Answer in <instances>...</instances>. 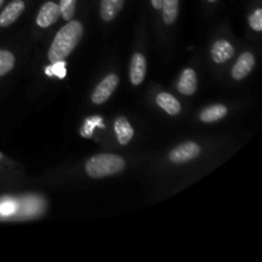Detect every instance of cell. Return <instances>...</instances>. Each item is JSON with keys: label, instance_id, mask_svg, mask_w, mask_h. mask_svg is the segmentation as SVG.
Masks as SVG:
<instances>
[{"label": "cell", "instance_id": "obj_10", "mask_svg": "<svg viewBox=\"0 0 262 262\" xmlns=\"http://www.w3.org/2000/svg\"><path fill=\"white\" fill-rule=\"evenodd\" d=\"M197 90V76L196 72L191 68H187L182 72L178 82V91L186 96H191Z\"/></svg>", "mask_w": 262, "mask_h": 262}, {"label": "cell", "instance_id": "obj_22", "mask_svg": "<svg viewBox=\"0 0 262 262\" xmlns=\"http://www.w3.org/2000/svg\"><path fill=\"white\" fill-rule=\"evenodd\" d=\"M2 159H3V155H2V154H0V160H2Z\"/></svg>", "mask_w": 262, "mask_h": 262}, {"label": "cell", "instance_id": "obj_21", "mask_svg": "<svg viewBox=\"0 0 262 262\" xmlns=\"http://www.w3.org/2000/svg\"><path fill=\"white\" fill-rule=\"evenodd\" d=\"M3 3H4V0H0V8H2V5H3Z\"/></svg>", "mask_w": 262, "mask_h": 262}, {"label": "cell", "instance_id": "obj_4", "mask_svg": "<svg viewBox=\"0 0 262 262\" xmlns=\"http://www.w3.org/2000/svg\"><path fill=\"white\" fill-rule=\"evenodd\" d=\"M201 152V147L196 142H184L177 146L169 154V160L174 164H182L196 159Z\"/></svg>", "mask_w": 262, "mask_h": 262}, {"label": "cell", "instance_id": "obj_17", "mask_svg": "<svg viewBox=\"0 0 262 262\" xmlns=\"http://www.w3.org/2000/svg\"><path fill=\"white\" fill-rule=\"evenodd\" d=\"M77 0H60L59 8H60V17L66 20H71L76 12Z\"/></svg>", "mask_w": 262, "mask_h": 262}, {"label": "cell", "instance_id": "obj_7", "mask_svg": "<svg viewBox=\"0 0 262 262\" xmlns=\"http://www.w3.org/2000/svg\"><path fill=\"white\" fill-rule=\"evenodd\" d=\"M255 67V56L251 53H245L238 58L232 69V77L237 81L246 78Z\"/></svg>", "mask_w": 262, "mask_h": 262}, {"label": "cell", "instance_id": "obj_20", "mask_svg": "<svg viewBox=\"0 0 262 262\" xmlns=\"http://www.w3.org/2000/svg\"><path fill=\"white\" fill-rule=\"evenodd\" d=\"M207 2H209V3H215V2H217V0H207Z\"/></svg>", "mask_w": 262, "mask_h": 262}, {"label": "cell", "instance_id": "obj_18", "mask_svg": "<svg viewBox=\"0 0 262 262\" xmlns=\"http://www.w3.org/2000/svg\"><path fill=\"white\" fill-rule=\"evenodd\" d=\"M248 22H250V26L255 31L260 32L262 31V9L261 8H257L252 14L248 18Z\"/></svg>", "mask_w": 262, "mask_h": 262}, {"label": "cell", "instance_id": "obj_8", "mask_svg": "<svg viewBox=\"0 0 262 262\" xmlns=\"http://www.w3.org/2000/svg\"><path fill=\"white\" fill-rule=\"evenodd\" d=\"M146 76V58L140 53H136L132 56L129 68V78L132 84L138 86L143 82Z\"/></svg>", "mask_w": 262, "mask_h": 262}, {"label": "cell", "instance_id": "obj_3", "mask_svg": "<svg viewBox=\"0 0 262 262\" xmlns=\"http://www.w3.org/2000/svg\"><path fill=\"white\" fill-rule=\"evenodd\" d=\"M118 84H119V77H118L117 74H109L107 77H105V78L97 84L95 91L92 92V102L96 105L104 104V102L112 96V94L115 91Z\"/></svg>", "mask_w": 262, "mask_h": 262}, {"label": "cell", "instance_id": "obj_2", "mask_svg": "<svg viewBox=\"0 0 262 262\" xmlns=\"http://www.w3.org/2000/svg\"><path fill=\"white\" fill-rule=\"evenodd\" d=\"M125 161L122 156L114 154H97L86 161V173L91 178H104L124 170Z\"/></svg>", "mask_w": 262, "mask_h": 262}, {"label": "cell", "instance_id": "obj_11", "mask_svg": "<svg viewBox=\"0 0 262 262\" xmlns=\"http://www.w3.org/2000/svg\"><path fill=\"white\" fill-rule=\"evenodd\" d=\"M114 130L115 135H117L118 142L122 146H125L129 143V141L132 140L133 135H135V130H133L132 125L129 124L127 118L122 117L118 118L114 123Z\"/></svg>", "mask_w": 262, "mask_h": 262}, {"label": "cell", "instance_id": "obj_13", "mask_svg": "<svg viewBox=\"0 0 262 262\" xmlns=\"http://www.w3.org/2000/svg\"><path fill=\"white\" fill-rule=\"evenodd\" d=\"M156 104L170 115H178L182 109L178 100L173 95L168 94V92H161V94H159L156 96Z\"/></svg>", "mask_w": 262, "mask_h": 262}, {"label": "cell", "instance_id": "obj_5", "mask_svg": "<svg viewBox=\"0 0 262 262\" xmlns=\"http://www.w3.org/2000/svg\"><path fill=\"white\" fill-rule=\"evenodd\" d=\"M60 17V8L56 3L48 2L41 7L37 17H36V23L38 27L46 28L50 27L51 25L56 22Z\"/></svg>", "mask_w": 262, "mask_h": 262}, {"label": "cell", "instance_id": "obj_15", "mask_svg": "<svg viewBox=\"0 0 262 262\" xmlns=\"http://www.w3.org/2000/svg\"><path fill=\"white\" fill-rule=\"evenodd\" d=\"M163 19L166 25H173L178 17L179 0H161Z\"/></svg>", "mask_w": 262, "mask_h": 262}, {"label": "cell", "instance_id": "obj_1", "mask_svg": "<svg viewBox=\"0 0 262 262\" xmlns=\"http://www.w3.org/2000/svg\"><path fill=\"white\" fill-rule=\"evenodd\" d=\"M83 35V26L78 20H69L66 26L58 31L49 50V60L59 63L68 58L69 54L76 49Z\"/></svg>", "mask_w": 262, "mask_h": 262}, {"label": "cell", "instance_id": "obj_6", "mask_svg": "<svg viewBox=\"0 0 262 262\" xmlns=\"http://www.w3.org/2000/svg\"><path fill=\"white\" fill-rule=\"evenodd\" d=\"M26 4L23 0H12L0 13V27H8L18 19L25 10Z\"/></svg>", "mask_w": 262, "mask_h": 262}, {"label": "cell", "instance_id": "obj_12", "mask_svg": "<svg viewBox=\"0 0 262 262\" xmlns=\"http://www.w3.org/2000/svg\"><path fill=\"white\" fill-rule=\"evenodd\" d=\"M124 5V0H101L100 15L105 22H110L118 15Z\"/></svg>", "mask_w": 262, "mask_h": 262}, {"label": "cell", "instance_id": "obj_19", "mask_svg": "<svg viewBox=\"0 0 262 262\" xmlns=\"http://www.w3.org/2000/svg\"><path fill=\"white\" fill-rule=\"evenodd\" d=\"M155 9H161V0H150Z\"/></svg>", "mask_w": 262, "mask_h": 262}, {"label": "cell", "instance_id": "obj_9", "mask_svg": "<svg viewBox=\"0 0 262 262\" xmlns=\"http://www.w3.org/2000/svg\"><path fill=\"white\" fill-rule=\"evenodd\" d=\"M234 48L228 40H217L211 48L212 60L216 64H223L233 58Z\"/></svg>", "mask_w": 262, "mask_h": 262}, {"label": "cell", "instance_id": "obj_14", "mask_svg": "<svg viewBox=\"0 0 262 262\" xmlns=\"http://www.w3.org/2000/svg\"><path fill=\"white\" fill-rule=\"evenodd\" d=\"M228 114V107L225 105L216 104L211 105V106L206 107L204 112H201L200 114V119L204 123H214L220 120L222 118H224Z\"/></svg>", "mask_w": 262, "mask_h": 262}, {"label": "cell", "instance_id": "obj_16", "mask_svg": "<svg viewBox=\"0 0 262 262\" xmlns=\"http://www.w3.org/2000/svg\"><path fill=\"white\" fill-rule=\"evenodd\" d=\"M15 58L10 51L0 50V76H5L14 68Z\"/></svg>", "mask_w": 262, "mask_h": 262}]
</instances>
